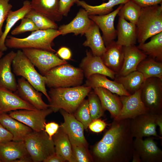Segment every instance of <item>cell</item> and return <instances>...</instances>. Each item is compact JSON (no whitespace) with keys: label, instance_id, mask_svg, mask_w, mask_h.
Returning a JSON list of instances; mask_svg holds the SVG:
<instances>
[{"label":"cell","instance_id":"obj_1","mask_svg":"<svg viewBox=\"0 0 162 162\" xmlns=\"http://www.w3.org/2000/svg\"><path fill=\"white\" fill-rule=\"evenodd\" d=\"M131 119H113L110 128L93 148L98 161L105 162H129L134 150Z\"/></svg>","mask_w":162,"mask_h":162},{"label":"cell","instance_id":"obj_2","mask_svg":"<svg viewBox=\"0 0 162 162\" xmlns=\"http://www.w3.org/2000/svg\"><path fill=\"white\" fill-rule=\"evenodd\" d=\"M92 89L84 85L50 88L48 93L50 99L49 108L55 112L62 109L73 114Z\"/></svg>","mask_w":162,"mask_h":162},{"label":"cell","instance_id":"obj_3","mask_svg":"<svg viewBox=\"0 0 162 162\" xmlns=\"http://www.w3.org/2000/svg\"><path fill=\"white\" fill-rule=\"evenodd\" d=\"M61 35V34L58 29L38 30L32 32L29 36L23 38L7 36L5 43L8 48L21 50L34 48L54 53L56 51L52 48L54 45L53 41Z\"/></svg>","mask_w":162,"mask_h":162},{"label":"cell","instance_id":"obj_4","mask_svg":"<svg viewBox=\"0 0 162 162\" xmlns=\"http://www.w3.org/2000/svg\"><path fill=\"white\" fill-rule=\"evenodd\" d=\"M137 42H145L149 38L162 32V4L142 8L136 24Z\"/></svg>","mask_w":162,"mask_h":162},{"label":"cell","instance_id":"obj_5","mask_svg":"<svg viewBox=\"0 0 162 162\" xmlns=\"http://www.w3.org/2000/svg\"><path fill=\"white\" fill-rule=\"evenodd\" d=\"M46 85L49 88L81 86L84 77L82 70L68 63L56 66L44 76Z\"/></svg>","mask_w":162,"mask_h":162},{"label":"cell","instance_id":"obj_6","mask_svg":"<svg viewBox=\"0 0 162 162\" xmlns=\"http://www.w3.org/2000/svg\"><path fill=\"white\" fill-rule=\"evenodd\" d=\"M12 67L16 76L24 78L37 90L43 94L49 102L50 101L46 88L45 76L37 71L34 65L22 50H18L16 52Z\"/></svg>","mask_w":162,"mask_h":162},{"label":"cell","instance_id":"obj_7","mask_svg":"<svg viewBox=\"0 0 162 162\" xmlns=\"http://www.w3.org/2000/svg\"><path fill=\"white\" fill-rule=\"evenodd\" d=\"M24 141L33 162H44L55 153L53 139H50L44 130L32 131L26 136Z\"/></svg>","mask_w":162,"mask_h":162},{"label":"cell","instance_id":"obj_8","mask_svg":"<svg viewBox=\"0 0 162 162\" xmlns=\"http://www.w3.org/2000/svg\"><path fill=\"white\" fill-rule=\"evenodd\" d=\"M141 98L149 112L162 113V80L151 77L145 80L141 88Z\"/></svg>","mask_w":162,"mask_h":162},{"label":"cell","instance_id":"obj_9","mask_svg":"<svg viewBox=\"0 0 162 162\" xmlns=\"http://www.w3.org/2000/svg\"><path fill=\"white\" fill-rule=\"evenodd\" d=\"M22 50L44 76L51 69L68 63L56 54L47 51L34 48L23 49Z\"/></svg>","mask_w":162,"mask_h":162},{"label":"cell","instance_id":"obj_10","mask_svg":"<svg viewBox=\"0 0 162 162\" xmlns=\"http://www.w3.org/2000/svg\"><path fill=\"white\" fill-rule=\"evenodd\" d=\"M53 112L50 108L34 110L21 109L9 112L12 118L30 128L33 131L44 130L46 118Z\"/></svg>","mask_w":162,"mask_h":162},{"label":"cell","instance_id":"obj_11","mask_svg":"<svg viewBox=\"0 0 162 162\" xmlns=\"http://www.w3.org/2000/svg\"><path fill=\"white\" fill-rule=\"evenodd\" d=\"M158 114L149 112L131 119L130 127L135 138L153 136L162 139L156 131V118Z\"/></svg>","mask_w":162,"mask_h":162},{"label":"cell","instance_id":"obj_12","mask_svg":"<svg viewBox=\"0 0 162 162\" xmlns=\"http://www.w3.org/2000/svg\"><path fill=\"white\" fill-rule=\"evenodd\" d=\"M141 91V89L129 95L119 96L122 108L118 116L113 119H133L149 112L142 100Z\"/></svg>","mask_w":162,"mask_h":162},{"label":"cell","instance_id":"obj_13","mask_svg":"<svg viewBox=\"0 0 162 162\" xmlns=\"http://www.w3.org/2000/svg\"><path fill=\"white\" fill-rule=\"evenodd\" d=\"M0 159L2 162H33L24 141L0 142Z\"/></svg>","mask_w":162,"mask_h":162},{"label":"cell","instance_id":"obj_14","mask_svg":"<svg viewBox=\"0 0 162 162\" xmlns=\"http://www.w3.org/2000/svg\"><path fill=\"white\" fill-rule=\"evenodd\" d=\"M134 146L141 162H162V151L158 146L154 137H148L145 140L135 138Z\"/></svg>","mask_w":162,"mask_h":162},{"label":"cell","instance_id":"obj_15","mask_svg":"<svg viewBox=\"0 0 162 162\" xmlns=\"http://www.w3.org/2000/svg\"><path fill=\"white\" fill-rule=\"evenodd\" d=\"M79 68L86 79L96 74L104 75L114 80L115 78L116 74L104 64L101 57L93 55L90 50H86V56L82 59Z\"/></svg>","mask_w":162,"mask_h":162},{"label":"cell","instance_id":"obj_16","mask_svg":"<svg viewBox=\"0 0 162 162\" xmlns=\"http://www.w3.org/2000/svg\"><path fill=\"white\" fill-rule=\"evenodd\" d=\"M124 4H121L114 10L103 15H88L89 18L99 28L102 33V36L105 46L117 37L116 30L114 26L116 16Z\"/></svg>","mask_w":162,"mask_h":162},{"label":"cell","instance_id":"obj_17","mask_svg":"<svg viewBox=\"0 0 162 162\" xmlns=\"http://www.w3.org/2000/svg\"><path fill=\"white\" fill-rule=\"evenodd\" d=\"M60 110L64 122L59 127L68 135L70 141L87 146L83 124L76 119L73 114L62 109Z\"/></svg>","mask_w":162,"mask_h":162},{"label":"cell","instance_id":"obj_18","mask_svg":"<svg viewBox=\"0 0 162 162\" xmlns=\"http://www.w3.org/2000/svg\"><path fill=\"white\" fill-rule=\"evenodd\" d=\"M16 93L21 98L37 109L49 108V104L43 100L42 94L37 90L24 78L21 77L18 80Z\"/></svg>","mask_w":162,"mask_h":162},{"label":"cell","instance_id":"obj_19","mask_svg":"<svg viewBox=\"0 0 162 162\" xmlns=\"http://www.w3.org/2000/svg\"><path fill=\"white\" fill-rule=\"evenodd\" d=\"M13 92L0 88V115L18 110L37 109Z\"/></svg>","mask_w":162,"mask_h":162},{"label":"cell","instance_id":"obj_20","mask_svg":"<svg viewBox=\"0 0 162 162\" xmlns=\"http://www.w3.org/2000/svg\"><path fill=\"white\" fill-rule=\"evenodd\" d=\"M124 61L122 66L116 76H125L130 73L136 71L140 62L147 56L140 50L135 45L123 46Z\"/></svg>","mask_w":162,"mask_h":162},{"label":"cell","instance_id":"obj_21","mask_svg":"<svg viewBox=\"0 0 162 162\" xmlns=\"http://www.w3.org/2000/svg\"><path fill=\"white\" fill-rule=\"evenodd\" d=\"M93 23L89 18L87 11L82 8L70 22L61 25L58 30L62 35L73 33L76 36L80 34L82 36Z\"/></svg>","mask_w":162,"mask_h":162},{"label":"cell","instance_id":"obj_22","mask_svg":"<svg viewBox=\"0 0 162 162\" xmlns=\"http://www.w3.org/2000/svg\"><path fill=\"white\" fill-rule=\"evenodd\" d=\"M16 52L11 51L0 59V88L16 92L17 83L11 70Z\"/></svg>","mask_w":162,"mask_h":162},{"label":"cell","instance_id":"obj_23","mask_svg":"<svg viewBox=\"0 0 162 162\" xmlns=\"http://www.w3.org/2000/svg\"><path fill=\"white\" fill-rule=\"evenodd\" d=\"M106 47V50L101 58L104 64L117 74L123 64L124 56L122 46L113 40Z\"/></svg>","mask_w":162,"mask_h":162},{"label":"cell","instance_id":"obj_24","mask_svg":"<svg viewBox=\"0 0 162 162\" xmlns=\"http://www.w3.org/2000/svg\"><path fill=\"white\" fill-rule=\"evenodd\" d=\"M84 86L92 89L98 87L105 88L119 96H128L130 94L124 88L122 85L115 80H111L104 75L96 74L86 79Z\"/></svg>","mask_w":162,"mask_h":162},{"label":"cell","instance_id":"obj_25","mask_svg":"<svg viewBox=\"0 0 162 162\" xmlns=\"http://www.w3.org/2000/svg\"><path fill=\"white\" fill-rule=\"evenodd\" d=\"M117 44L122 46L135 45L137 42L136 25L119 17L117 26Z\"/></svg>","mask_w":162,"mask_h":162},{"label":"cell","instance_id":"obj_26","mask_svg":"<svg viewBox=\"0 0 162 162\" xmlns=\"http://www.w3.org/2000/svg\"><path fill=\"white\" fill-rule=\"evenodd\" d=\"M93 90L98 97L104 110H108L113 119L115 118L122 106L119 97L101 87L96 88Z\"/></svg>","mask_w":162,"mask_h":162},{"label":"cell","instance_id":"obj_27","mask_svg":"<svg viewBox=\"0 0 162 162\" xmlns=\"http://www.w3.org/2000/svg\"><path fill=\"white\" fill-rule=\"evenodd\" d=\"M0 123L12 134L14 141H24L26 136L33 131L30 128L6 113L0 115Z\"/></svg>","mask_w":162,"mask_h":162},{"label":"cell","instance_id":"obj_28","mask_svg":"<svg viewBox=\"0 0 162 162\" xmlns=\"http://www.w3.org/2000/svg\"><path fill=\"white\" fill-rule=\"evenodd\" d=\"M30 1H24L22 7L15 11L11 10L9 12L6 20V24L4 30L0 38V51L4 52L7 50L8 48L5 44V40L12 28L19 20L24 17L32 9Z\"/></svg>","mask_w":162,"mask_h":162},{"label":"cell","instance_id":"obj_29","mask_svg":"<svg viewBox=\"0 0 162 162\" xmlns=\"http://www.w3.org/2000/svg\"><path fill=\"white\" fill-rule=\"evenodd\" d=\"M84 35L86 39L83 46L89 47L93 55L101 57L106 48L98 27L94 22Z\"/></svg>","mask_w":162,"mask_h":162},{"label":"cell","instance_id":"obj_30","mask_svg":"<svg viewBox=\"0 0 162 162\" xmlns=\"http://www.w3.org/2000/svg\"><path fill=\"white\" fill-rule=\"evenodd\" d=\"M32 9L52 20L61 21L63 16L59 11V0H31Z\"/></svg>","mask_w":162,"mask_h":162},{"label":"cell","instance_id":"obj_31","mask_svg":"<svg viewBox=\"0 0 162 162\" xmlns=\"http://www.w3.org/2000/svg\"><path fill=\"white\" fill-rule=\"evenodd\" d=\"M55 152L65 161L74 162L71 143L68 135L60 127L52 137Z\"/></svg>","mask_w":162,"mask_h":162},{"label":"cell","instance_id":"obj_32","mask_svg":"<svg viewBox=\"0 0 162 162\" xmlns=\"http://www.w3.org/2000/svg\"><path fill=\"white\" fill-rule=\"evenodd\" d=\"M137 47L147 56L162 62V32L152 37L148 42L139 44Z\"/></svg>","mask_w":162,"mask_h":162},{"label":"cell","instance_id":"obj_33","mask_svg":"<svg viewBox=\"0 0 162 162\" xmlns=\"http://www.w3.org/2000/svg\"><path fill=\"white\" fill-rule=\"evenodd\" d=\"M130 0H109L101 4L93 6L83 0H79L76 3L87 12L88 15H103L108 14L113 11L114 7L118 4H124Z\"/></svg>","mask_w":162,"mask_h":162},{"label":"cell","instance_id":"obj_34","mask_svg":"<svg viewBox=\"0 0 162 162\" xmlns=\"http://www.w3.org/2000/svg\"><path fill=\"white\" fill-rule=\"evenodd\" d=\"M121 84L130 94L141 89L145 80L143 75L135 71L122 76H116L114 80Z\"/></svg>","mask_w":162,"mask_h":162},{"label":"cell","instance_id":"obj_35","mask_svg":"<svg viewBox=\"0 0 162 162\" xmlns=\"http://www.w3.org/2000/svg\"><path fill=\"white\" fill-rule=\"evenodd\" d=\"M136 70L141 73L145 80L157 77L162 80V62L148 56L138 65Z\"/></svg>","mask_w":162,"mask_h":162},{"label":"cell","instance_id":"obj_36","mask_svg":"<svg viewBox=\"0 0 162 162\" xmlns=\"http://www.w3.org/2000/svg\"><path fill=\"white\" fill-rule=\"evenodd\" d=\"M142 8L130 0L124 4L117 14L119 17L136 24L141 14Z\"/></svg>","mask_w":162,"mask_h":162},{"label":"cell","instance_id":"obj_37","mask_svg":"<svg viewBox=\"0 0 162 162\" xmlns=\"http://www.w3.org/2000/svg\"><path fill=\"white\" fill-rule=\"evenodd\" d=\"M25 17L31 19L39 30L57 29L58 27L56 22L32 9Z\"/></svg>","mask_w":162,"mask_h":162},{"label":"cell","instance_id":"obj_38","mask_svg":"<svg viewBox=\"0 0 162 162\" xmlns=\"http://www.w3.org/2000/svg\"><path fill=\"white\" fill-rule=\"evenodd\" d=\"M87 96L89 109L92 120L99 118L104 114V110L98 97L93 90H91Z\"/></svg>","mask_w":162,"mask_h":162},{"label":"cell","instance_id":"obj_39","mask_svg":"<svg viewBox=\"0 0 162 162\" xmlns=\"http://www.w3.org/2000/svg\"><path fill=\"white\" fill-rule=\"evenodd\" d=\"M73 115L76 119L83 124L85 129L88 128L92 120L90 115L87 99H84Z\"/></svg>","mask_w":162,"mask_h":162},{"label":"cell","instance_id":"obj_40","mask_svg":"<svg viewBox=\"0 0 162 162\" xmlns=\"http://www.w3.org/2000/svg\"><path fill=\"white\" fill-rule=\"evenodd\" d=\"M70 142L74 162H89L93 161L88 152L87 146L71 141Z\"/></svg>","mask_w":162,"mask_h":162},{"label":"cell","instance_id":"obj_41","mask_svg":"<svg viewBox=\"0 0 162 162\" xmlns=\"http://www.w3.org/2000/svg\"><path fill=\"white\" fill-rule=\"evenodd\" d=\"M39 29L30 19L24 17L21 20L20 24L12 30V35H18L27 32H33Z\"/></svg>","mask_w":162,"mask_h":162},{"label":"cell","instance_id":"obj_42","mask_svg":"<svg viewBox=\"0 0 162 162\" xmlns=\"http://www.w3.org/2000/svg\"><path fill=\"white\" fill-rule=\"evenodd\" d=\"M9 2L10 0H0V38L3 33L2 28L3 23L13 7Z\"/></svg>","mask_w":162,"mask_h":162},{"label":"cell","instance_id":"obj_43","mask_svg":"<svg viewBox=\"0 0 162 162\" xmlns=\"http://www.w3.org/2000/svg\"><path fill=\"white\" fill-rule=\"evenodd\" d=\"M75 3L74 0H59V11L63 16H67L71 8Z\"/></svg>","mask_w":162,"mask_h":162},{"label":"cell","instance_id":"obj_44","mask_svg":"<svg viewBox=\"0 0 162 162\" xmlns=\"http://www.w3.org/2000/svg\"><path fill=\"white\" fill-rule=\"evenodd\" d=\"M106 125V123L99 118L92 120L88 127L92 131L98 133L102 131Z\"/></svg>","mask_w":162,"mask_h":162},{"label":"cell","instance_id":"obj_45","mask_svg":"<svg viewBox=\"0 0 162 162\" xmlns=\"http://www.w3.org/2000/svg\"><path fill=\"white\" fill-rule=\"evenodd\" d=\"M59 126L57 123L54 122L46 124L44 130L48 135L50 139H52L53 136L57 132Z\"/></svg>","mask_w":162,"mask_h":162},{"label":"cell","instance_id":"obj_46","mask_svg":"<svg viewBox=\"0 0 162 162\" xmlns=\"http://www.w3.org/2000/svg\"><path fill=\"white\" fill-rule=\"evenodd\" d=\"M142 8H144L162 4V0H131Z\"/></svg>","mask_w":162,"mask_h":162},{"label":"cell","instance_id":"obj_47","mask_svg":"<svg viewBox=\"0 0 162 162\" xmlns=\"http://www.w3.org/2000/svg\"><path fill=\"white\" fill-rule=\"evenodd\" d=\"M57 54L62 59L65 60L71 59L72 56L70 50L68 48L65 47H62L60 48L57 51Z\"/></svg>","mask_w":162,"mask_h":162},{"label":"cell","instance_id":"obj_48","mask_svg":"<svg viewBox=\"0 0 162 162\" xmlns=\"http://www.w3.org/2000/svg\"><path fill=\"white\" fill-rule=\"evenodd\" d=\"M0 138L3 142L12 140L13 136L10 132L0 123Z\"/></svg>","mask_w":162,"mask_h":162},{"label":"cell","instance_id":"obj_49","mask_svg":"<svg viewBox=\"0 0 162 162\" xmlns=\"http://www.w3.org/2000/svg\"><path fill=\"white\" fill-rule=\"evenodd\" d=\"M65 160L56 152L45 160L43 162H64Z\"/></svg>","mask_w":162,"mask_h":162},{"label":"cell","instance_id":"obj_50","mask_svg":"<svg viewBox=\"0 0 162 162\" xmlns=\"http://www.w3.org/2000/svg\"><path fill=\"white\" fill-rule=\"evenodd\" d=\"M156 124L159 128L160 136L162 135V113L158 114L156 118Z\"/></svg>","mask_w":162,"mask_h":162},{"label":"cell","instance_id":"obj_51","mask_svg":"<svg viewBox=\"0 0 162 162\" xmlns=\"http://www.w3.org/2000/svg\"><path fill=\"white\" fill-rule=\"evenodd\" d=\"M131 161L132 162H141L139 154L134 150L133 153Z\"/></svg>","mask_w":162,"mask_h":162},{"label":"cell","instance_id":"obj_52","mask_svg":"<svg viewBox=\"0 0 162 162\" xmlns=\"http://www.w3.org/2000/svg\"><path fill=\"white\" fill-rule=\"evenodd\" d=\"M3 54V52L0 51V59L2 57Z\"/></svg>","mask_w":162,"mask_h":162},{"label":"cell","instance_id":"obj_53","mask_svg":"<svg viewBox=\"0 0 162 162\" xmlns=\"http://www.w3.org/2000/svg\"><path fill=\"white\" fill-rule=\"evenodd\" d=\"M79 0H74V2H75V3H76L77 2L79 1Z\"/></svg>","mask_w":162,"mask_h":162},{"label":"cell","instance_id":"obj_54","mask_svg":"<svg viewBox=\"0 0 162 162\" xmlns=\"http://www.w3.org/2000/svg\"><path fill=\"white\" fill-rule=\"evenodd\" d=\"M3 142L1 139L0 138V143L1 142Z\"/></svg>","mask_w":162,"mask_h":162},{"label":"cell","instance_id":"obj_55","mask_svg":"<svg viewBox=\"0 0 162 162\" xmlns=\"http://www.w3.org/2000/svg\"><path fill=\"white\" fill-rule=\"evenodd\" d=\"M103 1H106V0H102Z\"/></svg>","mask_w":162,"mask_h":162},{"label":"cell","instance_id":"obj_56","mask_svg":"<svg viewBox=\"0 0 162 162\" xmlns=\"http://www.w3.org/2000/svg\"><path fill=\"white\" fill-rule=\"evenodd\" d=\"M0 162H2V161H1V160L0 159Z\"/></svg>","mask_w":162,"mask_h":162},{"label":"cell","instance_id":"obj_57","mask_svg":"<svg viewBox=\"0 0 162 162\" xmlns=\"http://www.w3.org/2000/svg\"></svg>","mask_w":162,"mask_h":162}]
</instances>
